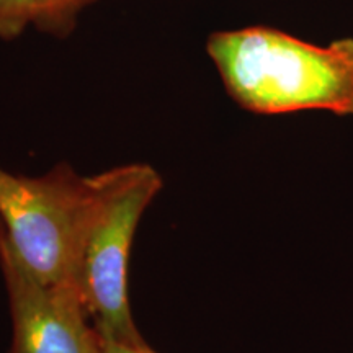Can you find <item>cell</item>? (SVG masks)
Returning <instances> with one entry per match:
<instances>
[{
	"label": "cell",
	"mask_w": 353,
	"mask_h": 353,
	"mask_svg": "<svg viewBox=\"0 0 353 353\" xmlns=\"http://www.w3.org/2000/svg\"><path fill=\"white\" fill-rule=\"evenodd\" d=\"M33 0H0V39H13L33 23Z\"/></svg>",
	"instance_id": "6"
},
{
	"label": "cell",
	"mask_w": 353,
	"mask_h": 353,
	"mask_svg": "<svg viewBox=\"0 0 353 353\" xmlns=\"http://www.w3.org/2000/svg\"><path fill=\"white\" fill-rule=\"evenodd\" d=\"M0 270L12 316L8 353H101L103 339L79 290L34 276L12 250L2 224Z\"/></svg>",
	"instance_id": "4"
},
{
	"label": "cell",
	"mask_w": 353,
	"mask_h": 353,
	"mask_svg": "<svg viewBox=\"0 0 353 353\" xmlns=\"http://www.w3.org/2000/svg\"><path fill=\"white\" fill-rule=\"evenodd\" d=\"M87 2L90 0H33V23L50 32H63Z\"/></svg>",
	"instance_id": "5"
},
{
	"label": "cell",
	"mask_w": 353,
	"mask_h": 353,
	"mask_svg": "<svg viewBox=\"0 0 353 353\" xmlns=\"http://www.w3.org/2000/svg\"><path fill=\"white\" fill-rule=\"evenodd\" d=\"M101 353H156L148 342L144 343H123V342H105Z\"/></svg>",
	"instance_id": "7"
},
{
	"label": "cell",
	"mask_w": 353,
	"mask_h": 353,
	"mask_svg": "<svg viewBox=\"0 0 353 353\" xmlns=\"http://www.w3.org/2000/svg\"><path fill=\"white\" fill-rule=\"evenodd\" d=\"M161 188V175L148 164L123 165L94 175L76 285L105 342H145L132 321L128 262L141 216Z\"/></svg>",
	"instance_id": "2"
},
{
	"label": "cell",
	"mask_w": 353,
	"mask_h": 353,
	"mask_svg": "<svg viewBox=\"0 0 353 353\" xmlns=\"http://www.w3.org/2000/svg\"><path fill=\"white\" fill-rule=\"evenodd\" d=\"M206 50L228 94L247 112L321 110L353 117V38L317 46L250 26L211 34Z\"/></svg>",
	"instance_id": "1"
},
{
	"label": "cell",
	"mask_w": 353,
	"mask_h": 353,
	"mask_svg": "<svg viewBox=\"0 0 353 353\" xmlns=\"http://www.w3.org/2000/svg\"><path fill=\"white\" fill-rule=\"evenodd\" d=\"M94 176L59 164L41 176L0 169V224L12 250L39 280L76 286L79 247Z\"/></svg>",
	"instance_id": "3"
}]
</instances>
